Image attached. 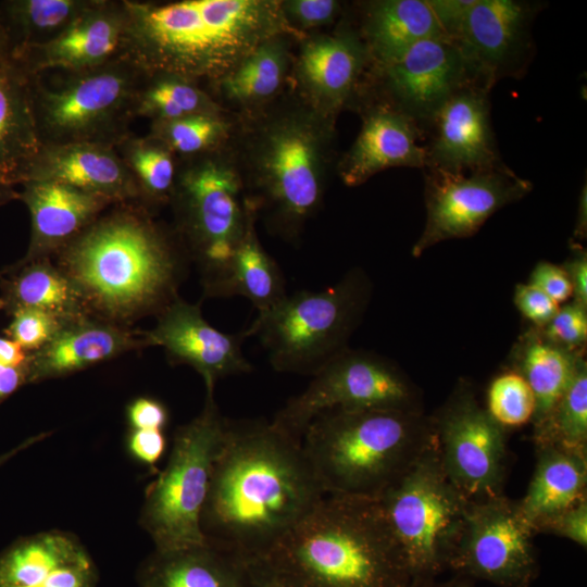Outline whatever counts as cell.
<instances>
[{
	"mask_svg": "<svg viewBox=\"0 0 587 587\" xmlns=\"http://www.w3.org/2000/svg\"><path fill=\"white\" fill-rule=\"evenodd\" d=\"M57 255L87 313L122 326L178 298L188 258L173 228L140 201L113 204Z\"/></svg>",
	"mask_w": 587,
	"mask_h": 587,
	"instance_id": "cell-2",
	"label": "cell"
},
{
	"mask_svg": "<svg viewBox=\"0 0 587 587\" xmlns=\"http://www.w3.org/2000/svg\"><path fill=\"white\" fill-rule=\"evenodd\" d=\"M408 587H475L472 579L454 574L445 580L437 578L412 580Z\"/></svg>",
	"mask_w": 587,
	"mask_h": 587,
	"instance_id": "cell-52",
	"label": "cell"
},
{
	"mask_svg": "<svg viewBox=\"0 0 587 587\" xmlns=\"http://www.w3.org/2000/svg\"><path fill=\"white\" fill-rule=\"evenodd\" d=\"M15 199H18V192L14 189V186L0 178V207Z\"/></svg>",
	"mask_w": 587,
	"mask_h": 587,
	"instance_id": "cell-56",
	"label": "cell"
},
{
	"mask_svg": "<svg viewBox=\"0 0 587 587\" xmlns=\"http://www.w3.org/2000/svg\"><path fill=\"white\" fill-rule=\"evenodd\" d=\"M220 112L225 110L198 82L170 73H147L135 108L136 117L151 123Z\"/></svg>",
	"mask_w": 587,
	"mask_h": 587,
	"instance_id": "cell-36",
	"label": "cell"
},
{
	"mask_svg": "<svg viewBox=\"0 0 587 587\" xmlns=\"http://www.w3.org/2000/svg\"><path fill=\"white\" fill-rule=\"evenodd\" d=\"M115 149L138 185L141 202L150 209L168 203L177 171L174 153L148 135L132 134Z\"/></svg>",
	"mask_w": 587,
	"mask_h": 587,
	"instance_id": "cell-37",
	"label": "cell"
},
{
	"mask_svg": "<svg viewBox=\"0 0 587 587\" xmlns=\"http://www.w3.org/2000/svg\"><path fill=\"white\" fill-rule=\"evenodd\" d=\"M146 346L122 325L84 315L64 323L42 348L29 353L27 382L58 377Z\"/></svg>",
	"mask_w": 587,
	"mask_h": 587,
	"instance_id": "cell-26",
	"label": "cell"
},
{
	"mask_svg": "<svg viewBox=\"0 0 587 587\" xmlns=\"http://www.w3.org/2000/svg\"><path fill=\"white\" fill-rule=\"evenodd\" d=\"M4 459H5V458H1V459H0V463H1V462H2V460H4Z\"/></svg>",
	"mask_w": 587,
	"mask_h": 587,
	"instance_id": "cell-58",
	"label": "cell"
},
{
	"mask_svg": "<svg viewBox=\"0 0 587 587\" xmlns=\"http://www.w3.org/2000/svg\"><path fill=\"white\" fill-rule=\"evenodd\" d=\"M40 147L28 74L12 59L0 70V178L18 185Z\"/></svg>",
	"mask_w": 587,
	"mask_h": 587,
	"instance_id": "cell-31",
	"label": "cell"
},
{
	"mask_svg": "<svg viewBox=\"0 0 587 587\" xmlns=\"http://www.w3.org/2000/svg\"><path fill=\"white\" fill-rule=\"evenodd\" d=\"M563 268L572 284L574 301L587 307V255L585 250L574 245L573 254Z\"/></svg>",
	"mask_w": 587,
	"mask_h": 587,
	"instance_id": "cell-49",
	"label": "cell"
},
{
	"mask_svg": "<svg viewBox=\"0 0 587 587\" xmlns=\"http://www.w3.org/2000/svg\"><path fill=\"white\" fill-rule=\"evenodd\" d=\"M529 284L540 289L557 303L573 296V288L565 270L550 262H539L532 271Z\"/></svg>",
	"mask_w": 587,
	"mask_h": 587,
	"instance_id": "cell-46",
	"label": "cell"
},
{
	"mask_svg": "<svg viewBox=\"0 0 587 587\" xmlns=\"http://www.w3.org/2000/svg\"><path fill=\"white\" fill-rule=\"evenodd\" d=\"M434 442L432 416L395 409L327 410L301 437L325 495L373 500Z\"/></svg>",
	"mask_w": 587,
	"mask_h": 587,
	"instance_id": "cell-6",
	"label": "cell"
},
{
	"mask_svg": "<svg viewBox=\"0 0 587 587\" xmlns=\"http://www.w3.org/2000/svg\"><path fill=\"white\" fill-rule=\"evenodd\" d=\"M587 307L573 301L559 308L555 315L542 328V335L551 342L572 352H582L587 339Z\"/></svg>",
	"mask_w": 587,
	"mask_h": 587,
	"instance_id": "cell-43",
	"label": "cell"
},
{
	"mask_svg": "<svg viewBox=\"0 0 587 587\" xmlns=\"http://www.w3.org/2000/svg\"><path fill=\"white\" fill-rule=\"evenodd\" d=\"M27 383L25 365L15 367L0 364V400Z\"/></svg>",
	"mask_w": 587,
	"mask_h": 587,
	"instance_id": "cell-50",
	"label": "cell"
},
{
	"mask_svg": "<svg viewBox=\"0 0 587 587\" xmlns=\"http://www.w3.org/2000/svg\"><path fill=\"white\" fill-rule=\"evenodd\" d=\"M301 438L273 421L226 422L201 528L247 563L263 555L324 498Z\"/></svg>",
	"mask_w": 587,
	"mask_h": 587,
	"instance_id": "cell-1",
	"label": "cell"
},
{
	"mask_svg": "<svg viewBox=\"0 0 587 587\" xmlns=\"http://www.w3.org/2000/svg\"><path fill=\"white\" fill-rule=\"evenodd\" d=\"M291 34H278L257 46L232 71L209 84V93L227 112L245 115L279 98L291 75Z\"/></svg>",
	"mask_w": 587,
	"mask_h": 587,
	"instance_id": "cell-27",
	"label": "cell"
},
{
	"mask_svg": "<svg viewBox=\"0 0 587 587\" xmlns=\"http://www.w3.org/2000/svg\"><path fill=\"white\" fill-rule=\"evenodd\" d=\"M586 196H587L586 185H584L579 195L578 214H577V221H576V225L574 229V235L579 238H583L586 235V226H587Z\"/></svg>",
	"mask_w": 587,
	"mask_h": 587,
	"instance_id": "cell-55",
	"label": "cell"
},
{
	"mask_svg": "<svg viewBox=\"0 0 587 587\" xmlns=\"http://www.w3.org/2000/svg\"><path fill=\"white\" fill-rule=\"evenodd\" d=\"M587 499V452L555 446L536 447V465L522 512L534 528Z\"/></svg>",
	"mask_w": 587,
	"mask_h": 587,
	"instance_id": "cell-30",
	"label": "cell"
},
{
	"mask_svg": "<svg viewBox=\"0 0 587 587\" xmlns=\"http://www.w3.org/2000/svg\"><path fill=\"white\" fill-rule=\"evenodd\" d=\"M168 203L174 212L173 230L187 257L199 267L207 291L221 277L251 218L257 216L246 200L229 143L177 159Z\"/></svg>",
	"mask_w": 587,
	"mask_h": 587,
	"instance_id": "cell-8",
	"label": "cell"
},
{
	"mask_svg": "<svg viewBox=\"0 0 587 587\" xmlns=\"http://www.w3.org/2000/svg\"><path fill=\"white\" fill-rule=\"evenodd\" d=\"M123 3L124 54L148 74L170 73L199 84L220 79L270 37L294 35L278 0Z\"/></svg>",
	"mask_w": 587,
	"mask_h": 587,
	"instance_id": "cell-4",
	"label": "cell"
},
{
	"mask_svg": "<svg viewBox=\"0 0 587 587\" xmlns=\"http://www.w3.org/2000/svg\"><path fill=\"white\" fill-rule=\"evenodd\" d=\"M530 190L532 183L505 165L471 173L427 170L426 221L412 254L417 258L440 241L472 236L494 213Z\"/></svg>",
	"mask_w": 587,
	"mask_h": 587,
	"instance_id": "cell-16",
	"label": "cell"
},
{
	"mask_svg": "<svg viewBox=\"0 0 587 587\" xmlns=\"http://www.w3.org/2000/svg\"><path fill=\"white\" fill-rule=\"evenodd\" d=\"M370 59L358 32L344 23L332 33H311L300 39L291 77L295 91L317 112L336 118L363 89Z\"/></svg>",
	"mask_w": 587,
	"mask_h": 587,
	"instance_id": "cell-17",
	"label": "cell"
},
{
	"mask_svg": "<svg viewBox=\"0 0 587 587\" xmlns=\"http://www.w3.org/2000/svg\"><path fill=\"white\" fill-rule=\"evenodd\" d=\"M18 192L30 214V238L22 261L49 258L78 236L113 203L68 185L29 180Z\"/></svg>",
	"mask_w": 587,
	"mask_h": 587,
	"instance_id": "cell-25",
	"label": "cell"
},
{
	"mask_svg": "<svg viewBox=\"0 0 587 587\" xmlns=\"http://www.w3.org/2000/svg\"><path fill=\"white\" fill-rule=\"evenodd\" d=\"M29 180L68 185L113 204L141 202L133 174L116 149L104 145H43L23 172L18 185Z\"/></svg>",
	"mask_w": 587,
	"mask_h": 587,
	"instance_id": "cell-23",
	"label": "cell"
},
{
	"mask_svg": "<svg viewBox=\"0 0 587 587\" xmlns=\"http://www.w3.org/2000/svg\"><path fill=\"white\" fill-rule=\"evenodd\" d=\"M4 309L33 308L64 321L89 315L68 277L49 258L20 261L1 275Z\"/></svg>",
	"mask_w": 587,
	"mask_h": 587,
	"instance_id": "cell-32",
	"label": "cell"
},
{
	"mask_svg": "<svg viewBox=\"0 0 587 587\" xmlns=\"http://www.w3.org/2000/svg\"><path fill=\"white\" fill-rule=\"evenodd\" d=\"M12 321L5 329L10 339L26 352H35L46 346L67 321L33 308H21L11 313Z\"/></svg>",
	"mask_w": 587,
	"mask_h": 587,
	"instance_id": "cell-41",
	"label": "cell"
},
{
	"mask_svg": "<svg viewBox=\"0 0 587 587\" xmlns=\"http://www.w3.org/2000/svg\"><path fill=\"white\" fill-rule=\"evenodd\" d=\"M1 309H4V302H3V300L0 298V310H1Z\"/></svg>",
	"mask_w": 587,
	"mask_h": 587,
	"instance_id": "cell-57",
	"label": "cell"
},
{
	"mask_svg": "<svg viewBox=\"0 0 587 587\" xmlns=\"http://www.w3.org/2000/svg\"><path fill=\"white\" fill-rule=\"evenodd\" d=\"M226 422L215 402L214 390H207L200 414L175 432L168 461L150 485L140 517L155 550L207 542L201 514Z\"/></svg>",
	"mask_w": 587,
	"mask_h": 587,
	"instance_id": "cell-11",
	"label": "cell"
},
{
	"mask_svg": "<svg viewBox=\"0 0 587 587\" xmlns=\"http://www.w3.org/2000/svg\"><path fill=\"white\" fill-rule=\"evenodd\" d=\"M166 439L161 429H133L128 437V449L138 461L153 465L162 457Z\"/></svg>",
	"mask_w": 587,
	"mask_h": 587,
	"instance_id": "cell-48",
	"label": "cell"
},
{
	"mask_svg": "<svg viewBox=\"0 0 587 587\" xmlns=\"http://www.w3.org/2000/svg\"><path fill=\"white\" fill-rule=\"evenodd\" d=\"M358 32L370 70L385 66L417 42L448 37L433 0H376L363 4Z\"/></svg>",
	"mask_w": 587,
	"mask_h": 587,
	"instance_id": "cell-28",
	"label": "cell"
},
{
	"mask_svg": "<svg viewBox=\"0 0 587 587\" xmlns=\"http://www.w3.org/2000/svg\"><path fill=\"white\" fill-rule=\"evenodd\" d=\"M142 336L146 345L162 347L172 362L195 369L207 390H214L221 378L252 372L241 350L245 332L217 330L204 320L199 304L179 297L158 314L155 326Z\"/></svg>",
	"mask_w": 587,
	"mask_h": 587,
	"instance_id": "cell-20",
	"label": "cell"
},
{
	"mask_svg": "<svg viewBox=\"0 0 587 587\" xmlns=\"http://www.w3.org/2000/svg\"><path fill=\"white\" fill-rule=\"evenodd\" d=\"M28 353L14 340L0 337V364L8 366H24Z\"/></svg>",
	"mask_w": 587,
	"mask_h": 587,
	"instance_id": "cell-51",
	"label": "cell"
},
{
	"mask_svg": "<svg viewBox=\"0 0 587 587\" xmlns=\"http://www.w3.org/2000/svg\"><path fill=\"white\" fill-rule=\"evenodd\" d=\"M432 419L440 462L458 490L470 502L502 495L505 430L478 403L472 389L457 388Z\"/></svg>",
	"mask_w": 587,
	"mask_h": 587,
	"instance_id": "cell-14",
	"label": "cell"
},
{
	"mask_svg": "<svg viewBox=\"0 0 587 587\" xmlns=\"http://www.w3.org/2000/svg\"><path fill=\"white\" fill-rule=\"evenodd\" d=\"M540 3L517 0H472L452 39L492 86L520 77L530 62L532 24Z\"/></svg>",
	"mask_w": 587,
	"mask_h": 587,
	"instance_id": "cell-18",
	"label": "cell"
},
{
	"mask_svg": "<svg viewBox=\"0 0 587 587\" xmlns=\"http://www.w3.org/2000/svg\"><path fill=\"white\" fill-rule=\"evenodd\" d=\"M370 287L366 276L355 270L323 290L287 294L258 313L243 332L260 340L275 371L313 376L348 348Z\"/></svg>",
	"mask_w": 587,
	"mask_h": 587,
	"instance_id": "cell-9",
	"label": "cell"
},
{
	"mask_svg": "<svg viewBox=\"0 0 587 587\" xmlns=\"http://www.w3.org/2000/svg\"><path fill=\"white\" fill-rule=\"evenodd\" d=\"M278 1L286 26L298 39L333 24L342 12V3L336 0Z\"/></svg>",
	"mask_w": 587,
	"mask_h": 587,
	"instance_id": "cell-42",
	"label": "cell"
},
{
	"mask_svg": "<svg viewBox=\"0 0 587 587\" xmlns=\"http://www.w3.org/2000/svg\"><path fill=\"white\" fill-rule=\"evenodd\" d=\"M375 500L412 580L437 578L449 570L470 501L446 474L436 438Z\"/></svg>",
	"mask_w": 587,
	"mask_h": 587,
	"instance_id": "cell-10",
	"label": "cell"
},
{
	"mask_svg": "<svg viewBox=\"0 0 587 587\" xmlns=\"http://www.w3.org/2000/svg\"><path fill=\"white\" fill-rule=\"evenodd\" d=\"M91 557L62 532L25 538L0 555V587H95Z\"/></svg>",
	"mask_w": 587,
	"mask_h": 587,
	"instance_id": "cell-24",
	"label": "cell"
},
{
	"mask_svg": "<svg viewBox=\"0 0 587 587\" xmlns=\"http://www.w3.org/2000/svg\"><path fill=\"white\" fill-rule=\"evenodd\" d=\"M534 528L503 494L469 502L449 570L498 587H529L539 574Z\"/></svg>",
	"mask_w": 587,
	"mask_h": 587,
	"instance_id": "cell-13",
	"label": "cell"
},
{
	"mask_svg": "<svg viewBox=\"0 0 587 587\" xmlns=\"http://www.w3.org/2000/svg\"><path fill=\"white\" fill-rule=\"evenodd\" d=\"M128 422L133 429H163L168 413L165 405L152 398H138L127 409Z\"/></svg>",
	"mask_w": 587,
	"mask_h": 587,
	"instance_id": "cell-47",
	"label": "cell"
},
{
	"mask_svg": "<svg viewBox=\"0 0 587 587\" xmlns=\"http://www.w3.org/2000/svg\"><path fill=\"white\" fill-rule=\"evenodd\" d=\"M12 54L13 42L0 14V70H2L12 60Z\"/></svg>",
	"mask_w": 587,
	"mask_h": 587,
	"instance_id": "cell-53",
	"label": "cell"
},
{
	"mask_svg": "<svg viewBox=\"0 0 587 587\" xmlns=\"http://www.w3.org/2000/svg\"><path fill=\"white\" fill-rule=\"evenodd\" d=\"M514 303L535 328L545 327L559 310V303L532 284H520L514 291Z\"/></svg>",
	"mask_w": 587,
	"mask_h": 587,
	"instance_id": "cell-45",
	"label": "cell"
},
{
	"mask_svg": "<svg viewBox=\"0 0 587 587\" xmlns=\"http://www.w3.org/2000/svg\"><path fill=\"white\" fill-rule=\"evenodd\" d=\"M377 101L427 124L455 92L475 84L491 85L458 42L434 37L411 47L396 61L369 70Z\"/></svg>",
	"mask_w": 587,
	"mask_h": 587,
	"instance_id": "cell-15",
	"label": "cell"
},
{
	"mask_svg": "<svg viewBox=\"0 0 587 587\" xmlns=\"http://www.w3.org/2000/svg\"><path fill=\"white\" fill-rule=\"evenodd\" d=\"M475 84L451 96L427 125L425 170L471 173L504 166L491 127L489 89Z\"/></svg>",
	"mask_w": 587,
	"mask_h": 587,
	"instance_id": "cell-19",
	"label": "cell"
},
{
	"mask_svg": "<svg viewBox=\"0 0 587 587\" xmlns=\"http://www.w3.org/2000/svg\"><path fill=\"white\" fill-rule=\"evenodd\" d=\"M535 447L555 446L587 452V365L576 373L548 414L534 424Z\"/></svg>",
	"mask_w": 587,
	"mask_h": 587,
	"instance_id": "cell-38",
	"label": "cell"
},
{
	"mask_svg": "<svg viewBox=\"0 0 587 587\" xmlns=\"http://www.w3.org/2000/svg\"><path fill=\"white\" fill-rule=\"evenodd\" d=\"M250 573L249 587H283L258 566L248 563Z\"/></svg>",
	"mask_w": 587,
	"mask_h": 587,
	"instance_id": "cell-54",
	"label": "cell"
},
{
	"mask_svg": "<svg viewBox=\"0 0 587 587\" xmlns=\"http://www.w3.org/2000/svg\"><path fill=\"white\" fill-rule=\"evenodd\" d=\"M139 587H249L248 563L209 541L183 549L159 551L138 573Z\"/></svg>",
	"mask_w": 587,
	"mask_h": 587,
	"instance_id": "cell-29",
	"label": "cell"
},
{
	"mask_svg": "<svg viewBox=\"0 0 587 587\" xmlns=\"http://www.w3.org/2000/svg\"><path fill=\"white\" fill-rule=\"evenodd\" d=\"M283 587H408L403 553L373 499L329 496L248 562Z\"/></svg>",
	"mask_w": 587,
	"mask_h": 587,
	"instance_id": "cell-5",
	"label": "cell"
},
{
	"mask_svg": "<svg viewBox=\"0 0 587 587\" xmlns=\"http://www.w3.org/2000/svg\"><path fill=\"white\" fill-rule=\"evenodd\" d=\"M257 218H251L225 271L204 295L216 298L241 296L261 313L275 305L287 292L279 266L257 236Z\"/></svg>",
	"mask_w": 587,
	"mask_h": 587,
	"instance_id": "cell-33",
	"label": "cell"
},
{
	"mask_svg": "<svg viewBox=\"0 0 587 587\" xmlns=\"http://www.w3.org/2000/svg\"><path fill=\"white\" fill-rule=\"evenodd\" d=\"M95 0H7L0 14L16 49L51 41L76 21Z\"/></svg>",
	"mask_w": 587,
	"mask_h": 587,
	"instance_id": "cell-35",
	"label": "cell"
},
{
	"mask_svg": "<svg viewBox=\"0 0 587 587\" xmlns=\"http://www.w3.org/2000/svg\"><path fill=\"white\" fill-rule=\"evenodd\" d=\"M125 34L123 0H95L58 37L42 45L16 49L12 59L27 74L84 71L125 55Z\"/></svg>",
	"mask_w": 587,
	"mask_h": 587,
	"instance_id": "cell-21",
	"label": "cell"
},
{
	"mask_svg": "<svg viewBox=\"0 0 587 587\" xmlns=\"http://www.w3.org/2000/svg\"><path fill=\"white\" fill-rule=\"evenodd\" d=\"M236 116L229 146L246 200L271 232L295 239L322 204L336 118L317 112L295 90Z\"/></svg>",
	"mask_w": 587,
	"mask_h": 587,
	"instance_id": "cell-3",
	"label": "cell"
},
{
	"mask_svg": "<svg viewBox=\"0 0 587 587\" xmlns=\"http://www.w3.org/2000/svg\"><path fill=\"white\" fill-rule=\"evenodd\" d=\"M486 409L504 428L522 426L533 420L535 397L524 377L516 371H509L491 382Z\"/></svg>",
	"mask_w": 587,
	"mask_h": 587,
	"instance_id": "cell-40",
	"label": "cell"
},
{
	"mask_svg": "<svg viewBox=\"0 0 587 587\" xmlns=\"http://www.w3.org/2000/svg\"><path fill=\"white\" fill-rule=\"evenodd\" d=\"M566 538L582 548L587 547V499L553 515L542 522L536 529Z\"/></svg>",
	"mask_w": 587,
	"mask_h": 587,
	"instance_id": "cell-44",
	"label": "cell"
},
{
	"mask_svg": "<svg viewBox=\"0 0 587 587\" xmlns=\"http://www.w3.org/2000/svg\"><path fill=\"white\" fill-rule=\"evenodd\" d=\"M332 409L422 411L415 388L397 367L380 357L349 348L314 374L273 422L301 438L316 415Z\"/></svg>",
	"mask_w": 587,
	"mask_h": 587,
	"instance_id": "cell-12",
	"label": "cell"
},
{
	"mask_svg": "<svg viewBox=\"0 0 587 587\" xmlns=\"http://www.w3.org/2000/svg\"><path fill=\"white\" fill-rule=\"evenodd\" d=\"M237 116L229 112L202 113L165 122H152L148 136L164 143L177 159L204 154L227 146Z\"/></svg>",
	"mask_w": 587,
	"mask_h": 587,
	"instance_id": "cell-39",
	"label": "cell"
},
{
	"mask_svg": "<svg viewBox=\"0 0 587 587\" xmlns=\"http://www.w3.org/2000/svg\"><path fill=\"white\" fill-rule=\"evenodd\" d=\"M421 138L412 117L380 101L369 103L355 140L337 164L339 177L346 186L357 187L390 167L426 168Z\"/></svg>",
	"mask_w": 587,
	"mask_h": 587,
	"instance_id": "cell-22",
	"label": "cell"
},
{
	"mask_svg": "<svg viewBox=\"0 0 587 587\" xmlns=\"http://www.w3.org/2000/svg\"><path fill=\"white\" fill-rule=\"evenodd\" d=\"M28 74L36 129L43 145L118 146L132 135L138 91L147 76L122 55L76 72Z\"/></svg>",
	"mask_w": 587,
	"mask_h": 587,
	"instance_id": "cell-7",
	"label": "cell"
},
{
	"mask_svg": "<svg viewBox=\"0 0 587 587\" xmlns=\"http://www.w3.org/2000/svg\"><path fill=\"white\" fill-rule=\"evenodd\" d=\"M516 355L517 373L535 397L533 425L541 421L572 382L582 352H572L549 341L539 328L527 332Z\"/></svg>",
	"mask_w": 587,
	"mask_h": 587,
	"instance_id": "cell-34",
	"label": "cell"
}]
</instances>
